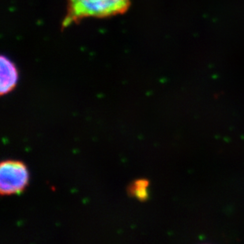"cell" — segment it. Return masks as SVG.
I'll return each instance as SVG.
<instances>
[{"instance_id":"obj_1","label":"cell","mask_w":244,"mask_h":244,"mask_svg":"<svg viewBox=\"0 0 244 244\" xmlns=\"http://www.w3.org/2000/svg\"><path fill=\"white\" fill-rule=\"evenodd\" d=\"M67 13L62 23L65 29L89 17L104 18L123 14L131 0H67Z\"/></svg>"},{"instance_id":"obj_2","label":"cell","mask_w":244,"mask_h":244,"mask_svg":"<svg viewBox=\"0 0 244 244\" xmlns=\"http://www.w3.org/2000/svg\"><path fill=\"white\" fill-rule=\"evenodd\" d=\"M29 182V172L25 163L6 160L0 164V194L5 196L19 195Z\"/></svg>"},{"instance_id":"obj_3","label":"cell","mask_w":244,"mask_h":244,"mask_svg":"<svg viewBox=\"0 0 244 244\" xmlns=\"http://www.w3.org/2000/svg\"><path fill=\"white\" fill-rule=\"evenodd\" d=\"M0 94L6 95L17 86L19 73L13 62L3 55L0 59Z\"/></svg>"},{"instance_id":"obj_4","label":"cell","mask_w":244,"mask_h":244,"mask_svg":"<svg viewBox=\"0 0 244 244\" xmlns=\"http://www.w3.org/2000/svg\"><path fill=\"white\" fill-rule=\"evenodd\" d=\"M149 181L146 179H138L130 183L128 187V194L138 201H146L149 198Z\"/></svg>"}]
</instances>
